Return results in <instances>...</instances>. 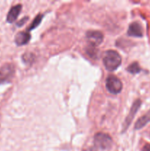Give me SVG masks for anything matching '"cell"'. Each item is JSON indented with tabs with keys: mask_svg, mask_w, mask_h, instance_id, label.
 <instances>
[{
	"mask_svg": "<svg viewBox=\"0 0 150 151\" xmlns=\"http://www.w3.org/2000/svg\"><path fill=\"white\" fill-rule=\"evenodd\" d=\"M121 57L115 50H107L103 56V63L108 71H114L119 68L121 63Z\"/></svg>",
	"mask_w": 150,
	"mask_h": 151,
	"instance_id": "cell-1",
	"label": "cell"
},
{
	"mask_svg": "<svg viewBox=\"0 0 150 151\" xmlns=\"http://www.w3.org/2000/svg\"><path fill=\"white\" fill-rule=\"evenodd\" d=\"M94 148L96 150H107L113 145V139L108 134L104 133H97L94 136Z\"/></svg>",
	"mask_w": 150,
	"mask_h": 151,
	"instance_id": "cell-2",
	"label": "cell"
},
{
	"mask_svg": "<svg viewBox=\"0 0 150 151\" xmlns=\"http://www.w3.org/2000/svg\"><path fill=\"white\" fill-rule=\"evenodd\" d=\"M15 75V67L11 63H6L0 68V84L10 83Z\"/></svg>",
	"mask_w": 150,
	"mask_h": 151,
	"instance_id": "cell-3",
	"label": "cell"
},
{
	"mask_svg": "<svg viewBox=\"0 0 150 151\" xmlns=\"http://www.w3.org/2000/svg\"><path fill=\"white\" fill-rule=\"evenodd\" d=\"M122 83L117 77L110 75L106 80V88L107 91L113 94H117L122 90Z\"/></svg>",
	"mask_w": 150,
	"mask_h": 151,
	"instance_id": "cell-4",
	"label": "cell"
},
{
	"mask_svg": "<svg viewBox=\"0 0 150 151\" xmlns=\"http://www.w3.org/2000/svg\"><path fill=\"white\" fill-rule=\"evenodd\" d=\"M86 38L91 47H96L101 44L104 35L99 31L90 30L86 32Z\"/></svg>",
	"mask_w": 150,
	"mask_h": 151,
	"instance_id": "cell-5",
	"label": "cell"
},
{
	"mask_svg": "<svg viewBox=\"0 0 150 151\" xmlns=\"http://www.w3.org/2000/svg\"><path fill=\"white\" fill-rule=\"evenodd\" d=\"M141 103V100H137L136 101L133 103L132 108H131L130 112H129V114H128V116H126V119H125L124 121V126H123V131H122V132H124V131L127 129L128 127L130 125L131 122H132V119H133L137 111H138V109L140 108Z\"/></svg>",
	"mask_w": 150,
	"mask_h": 151,
	"instance_id": "cell-6",
	"label": "cell"
},
{
	"mask_svg": "<svg viewBox=\"0 0 150 151\" xmlns=\"http://www.w3.org/2000/svg\"><path fill=\"white\" fill-rule=\"evenodd\" d=\"M127 34L129 36L132 37H142L143 28L138 22H132L129 26Z\"/></svg>",
	"mask_w": 150,
	"mask_h": 151,
	"instance_id": "cell-7",
	"label": "cell"
},
{
	"mask_svg": "<svg viewBox=\"0 0 150 151\" xmlns=\"http://www.w3.org/2000/svg\"><path fill=\"white\" fill-rule=\"evenodd\" d=\"M30 38V34L28 32V31H26V32H19V33L16 34V37H15V42L18 46L25 45V44L29 42Z\"/></svg>",
	"mask_w": 150,
	"mask_h": 151,
	"instance_id": "cell-8",
	"label": "cell"
},
{
	"mask_svg": "<svg viewBox=\"0 0 150 151\" xmlns=\"http://www.w3.org/2000/svg\"><path fill=\"white\" fill-rule=\"evenodd\" d=\"M21 8L22 7L21 4H17V5H15L13 7H11V9L10 10L7 16V22H9V23H13L17 19L19 15L20 14Z\"/></svg>",
	"mask_w": 150,
	"mask_h": 151,
	"instance_id": "cell-9",
	"label": "cell"
},
{
	"mask_svg": "<svg viewBox=\"0 0 150 151\" xmlns=\"http://www.w3.org/2000/svg\"><path fill=\"white\" fill-rule=\"evenodd\" d=\"M149 121H150V111L145 115V116H142L141 119H139L138 121H137L135 126V129H140V128H141L142 127H144V125H145L147 122H149Z\"/></svg>",
	"mask_w": 150,
	"mask_h": 151,
	"instance_id": "cell-10",
	"label": "cell"
},
{
	"mask_svg": "<svg viewBox=\"0 0 150 151\" xmlns=\"http://www.w3.org/2000/svg\"><path fill=\"white\" fill-rule=\"evenodd\" d=\"M127 71L131 74H137L141 72V68L137 62H134L128 66Z\"/></svg>",
	"mask_w": 150,
	"mask_h": 151,
	"instance_id": "cell-11",
	"label": "cell"
},
{
	"mask_svg": "<svg viewBox=\"0 0 150 151\" xmlns=\"http://www.w3.org/2000/svg\"><path fill=\"white\" fill-rule=\"evenodd\" d=\"M42 18H43L42 14H38V16L35 18V19H34L33 22H32V24H31L30 27H29V29H27V31L28 30L30 31V30H32V29H34L35 28H36L40 24V23H41V20H42Z\"/></svg>",
	"mask_w": 150,
	"mask_h": 151,
	"instance_id": "cell-12",
	"label": "cell"
},
{
	"mask_svg": "<svg viewBox=\"0 0 150 151\" xmlns=\"http://www.w3.org/2000/svg\"><path fill=\"white\" fill-rule=\"evenodd\" d=\"M27 19H28V17H24L23 19H21V20L20 22L18 23V26H21V25H23L26 22Z\"/></svg>",
	"mask_w": 150,
	"mask_h": 151,
	"instance_id": "cell-13",
	"label": "cell"
},
{
	"mask_svg": "<svg viewBox=\"0 0 150 151\" xmlns=\"http://www.w3.org/2000/svg\"><path fill=\"white\" fill-rule=\"evenodd\" d=\"M143 151H150V145L147 144L143 148Z\"/></svg>",
	"mask_w": 150,
	"mask_h": 151,
	"instance_id": "cell-14",
	"label": "cell"
}]
</instances>
